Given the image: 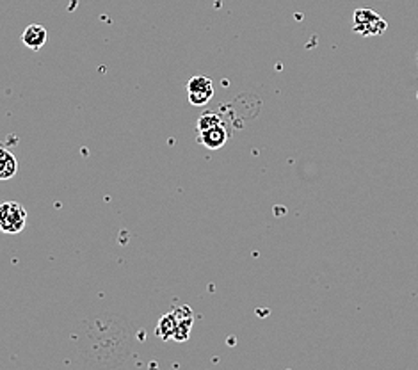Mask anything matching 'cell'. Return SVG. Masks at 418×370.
Wrapping results in <instances>:
<instances>
[{
  "label": "cell",
  "instance_id": "cell-7",
  "mask_svg": "<svg viewBox=\"0 0 418 370\" xmlns=\"http://www.w3.org/2000/svg\"><path fill=\"white\" fill-rule=\"evenodd\" d=\"M18 173V161L4 144H0V182L14 179Z\"/></svg>",
  "mask_w": 418,
  "mask_h": 370
},
{
  "label": "cell",
  "instance_id": "cell-9",
  "mask_svg": "<svg viewBox=\"0 0 418 370\" xmlns=\"http://www.w3.org/2000/svg\"><path fill=\"white\" fill-rule=\"evenodd\" d=\"M217 125H223V118H221L217 112H203L201 116L198 118V134L205 132V130H210L214 129V126Z\"/></svg>",
  "mask_w": 418,
  "mask_h": 370
},
{
  "label": "cell",
  "instance_id": "cell-8",
  "mask_svg": "<svg viewBox=\"0 0 418 370\" xmlns=\"http://www.w3.org/2000/svg\"><path fill=\"white\" fill-rule=\"evenodd\" d=\"M174 329H176V317H174L173 311H169V314L164 315V317L159 321L157 336L161 340H164V342H167V340L173 339Z\"/></svg>",
  "mask_w": 418,
  "mask_h": 370
},
{
  "label": "cell",
  "instance_id": "cell-6",
  "mask_svg": "<svg viewBox=\"0 0 418 370\" xmlns=\"http://www.w3.org/2000/svg\"><path fill=\"white\" fill-rule=\"evenodd\" d=\"M46 38H49L46 29L38 24L29 25V27L24 31V34H21V41H24V45L31 50L43 49L46 43Z\"/></svg>",
  "mask_w": 418,
  "mask_h": 370
},
{
  "label": "cell",
  "instance_id": "cell-4",
  "mask_svg": "<svg viewBox=\"0 0 418 370\" xmlns=\"http://www.w3.org/2000/svg\"><path fill=\"white\" fill-rule=\"evenodd\" d=\"M174 317H176V329H174L173 340L174 342H185L191 336L192 324H194V314L189 306H180L173 310Z\"/></svg>",
  "mask_w": 418,
  "mask_h": 370
},
{
  "label": "cell",
  "instance_id": "cell-3",
  "mask_svg": "<svg viewBox=\"0 0 418 370\" xmlns=\"http://www.w3.org/2000/svg\"><path fill=\"white\" fill-rule=\"evenodd\" d=\"M187 96L189 101L196 107L206 105L214 98V82L209 77H192L187 82Z\"/></svg>",
  "mask_w": 418,
  "mask_h": 370
},
{
  "label": "cell",
  "instance_id": "cell-10",
  "mask_svg": "<svg viewBox=\"0 0 418 370\" xmlns=\"http://www.w3.org/2000/svg\"><path fill=\"white\" fill-rule=\"evenodd\" d=\"M417 63H418V52H417Z\"/></svg>",
  "mask_w": 418,
  "mask_h": 370
},
{
  "label": "cell",
  "instance_id": "cell-5",
  "mask_svg": "<svg viewBox=\"0 0 418 370\" xmlns=\"http://www.w3.org/2000/svg\"><path fill=\"white\" fill-rule=\"evenodd\" d=\"M228 141V130L227 126L223 125H217L214 126V129L210 130H205V132H201L198 136V143H201L203 146L209 148V150H219V148H223L224 144H227Z\"/></svg>",
  "mask_w": 418,
  "mask_h": 370
},
{
  "label": "cell",
  "instance_id": "cell-11",
  "mask_svg": "<svg viewBox=\"0 0 418 370\" xmlns=\"http://www.w3.org/2000/svg\"><path fill=\"white\" fill-rule=\"evenodd\" d=\"M417 96H418V93H417Z\"/></svg>",
  "mask_w": 418,
  "mask_h": 370
},
{
  "label": "cell",
  "instance_id": "cell-1",
  "mask_svg": "<svg viewBox=\"0 0 418 370\" xmlns=\"http://www.w3.org/2000/svg\"><path fill=\"white\" fill-rule=\"evenodd\" d=\"M27 224V210L16 201L0 203V231L4 234H20Z\"/></svg>",
  "mask_w": 418,
  "mask_h": 370
},
{
  "label": "cell",
  "instance_id": "cell-2",
  "mask_svg": "<svg viewBox=\"0 0 418 370\" xmlns=\"http://www.w3.org/2000/svg\"><path fill=\"white\" fill-rule=\"evenodd\" d=\"M388 29V24L372 9L354 11V32L362 36H381Z\"/></svg>",
  "mask_w": 418,
  "mask_h": 370
}]
</instances>
